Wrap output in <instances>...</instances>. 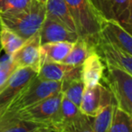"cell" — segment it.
<instances>
[{
  "label": "cell",
  "mask_w": 132,
  "mask_h": 132,
  "mask_svg": "<svg viewBox=\"0 0 132 132\" xmlns=\"http://www.w3.org/2000/svg\"><path fill=\"white\" fill-rule=\"evenodd\" d=\"M45 4L31 0L24 9L0 14V23L24 40L36 35L45 18Z\"/></svg>",
  "instance_id": "obj_1"
},
{
  "label": "cell",
  "mask_w": 132,
  "mask_h": 132,
  "mask_svg": "<svg viewBox=\"0 0 132 132\" xmlns=\"http://www.w3.org/2000/svg\"><path fill=\"white\" fill-rule=\"evenodd\" d=\"M62 82L44 81L35 76L8 104L0 120L9 119L18 112L61 92Z\"/></svg>",
  "instance_id": "obj_2"
},
{
  "label": "cell",
  "mask_w": 132,
  "mask_h": 132,
  "mask_svg": "<svg viewBox=\"0 0 132 132\" xmlns=\"http://www.w3.org/2000/svg\"><path fill=\"white\" fill-rule=\"evenodd\" d=\"M79 37L96 45L100 38L102 18L89 0H64Z\"/></svg>",
  "instance_id": "obj_3"
},
{
  "label": "cell",
  "mask_w": 132,
  "mask_h": 132,
  "mask_svg": "<svg viewBox=\"0 0 132 132\" xmlns=\"http://www.w3.org/2000/svg\"><path fill=\"white\" fill-rule=\"evenodd\" d=\"M103 79L112 93L118 108L132 114V74L118 68L107 67Z\"/></svg>",
  "instance_id": "obj_4"
},
{
  "label": "cell",
  "mask_w": 132,
  "mask_h": 132,
  "mask_svg": "<svg viewBox=\"0 0 132 132\" xmlns=\"http://www.w3.org/2000/svg\"><path fill=\"white\" fill-rule=\"evenodd\" d=\"M114 102L115 101L110 90L100 82L92 87L84 88L79 108L83 115L94 118L105 107Z\"/></svg>",
  "instance_id": "obj_5"
},
{
  "label": "cell",
  "mask_w": 132,
  "mask_h": 132,
  "mask_svg": "<svg viewBox=\"0 0 132 132\" xmlns=\"http://www.w3.org/2000/svg\"><path fill=\"white\" fill-rule=\"evenodd\" d=\"M62 93L60 92L44 101H40L37 104L33 105L26 110L18 112L15 115H14L11 119L15 118V119H21V120H27L31 121V122L39 123L45 127L48 121L58 110L61 104V101H62ZM2 121L6 120H0V122H2Z\"/></svg>",
  "instance_id": "obj_6"
},
{
  "label": "cell",
  "mask_w": 132,
  "mask_h": 132,
  "mask_svg": "<svg viewBox=\"0 0 132 132\" xmlns=\"http://www.w3.org/2000/svg\"><path fill=\"white\" fill-rule=\"evenodd\" d=\"M95 52L105 62L106 67L120 69L132 74V56L130 53L105 42L101 37L95 45Z\"/></svg>",
  "instance_id": "obj_7"
},
{
  "label": "cell",
  "mask_w": 132,
  "mask_h": 132,
  "mask_svg": "<svg viewBox=\"0 0 132 132\" xmlns=\"http://www.w3.org/2000/svg\"><path fill=\"white\" fill-rule=\"evenodd\" d=\"M40 37L37 33L10 56L15 68H31L38 72L40 67Z\"/></svg>",
  "instance_id": "obj_8"
},
{
  "label": "cell",
  "mask_w": 132,
  "mask_h": 132,
  "mask_svg": "<svg viewBox=\"0 0 132 132\" xmlns=\"http://www.w3.org/2000/svg\"><path fill=\"white\" fill-rule=\"evenodd\" d=\"M37 72L31 68H18L0 88V107L8 106L15 97L36 76Z\"/></svg>",
  "instance_id": "obj_9"
},
{
  "label": "cell",
  "mask_w": 132,
  "mask_h": 132,
  "mask_svg": "<svg viewBox=\"0 0 132 132\" xmlns=\"http://www.w3.org/2000/svg\"><path fill=\"white\" fill-rule=\"evenodd\" d=\"M100 37L105 42L132 54L131 34L126 31L119 23L113 20L102 19Z\"/></svg>",
  "instance_id": "obj_10"
},
{
  "label": "cell",
  "mask_w": 132,
  "mask_h": 132,
  "mask_svg": "<svg viewBox=\"0 0 132 132\" xmlns=\"http://www.w3.org/2000/svg\"><path fill=\"white\" fill-rule=\"evenodd\" d=\"M41 44L54 42L74 43L79 35L76 32L64 26L63 24L45 17L38 32Z\"/></svg>",
  "instance_id": "obj_11"
},
{
  "label": "cell",
  "mask_w": 132,
  "mask_h": 132,
  "mask_svg": "<svg viewBox=\"0 0 132 132\" xmlns=\"http://www.w3.org/2000/svg\"><path fill=\"white\" fill-rule=\"evenodd\" d=\"M81 66H74L62 80L61 92L78 107L80 106L84 92V83L81 80Z\"/></svg>",
  "instance_id": "obj_12"
},
{
  "label": "cell",
  "mask_w": 132,
  "mask_h": 132,
  "mask_svg": "<svg viewBox=\"0 0 132 132\" xmlns=\"http://www.w3.org/2000/svg\"><path fill=\"white\" fill-rule=\"evenodd\" d=\"M81 80L85 88L92 87L101 81L104 76L105 65L96 52L90 53L81 65Z\"/></svg>",
  "instance_id": "obj_13"
},
{
  "label": "cell",
  "mask_w": 132,
  "mask_h": 132,
  "mask_svg": "<svg viewBox=\"0 0 132 132\" xmlns=\"http://www.w3.org/2000/svg\"><path fill=\"white\" fill-rule=\"evenodd\" d=\"M45 17L53 19L63 24L68 29L76 32L73 20L64 0H47L45 3Z\"/></svg>",
  "instance_id": "obj_14"
},
{
  "label": "cell",
  "mask_w": 132,
  "mask_h": 132,
  "mask_svg": "<svg viewBox=\"0 0 132 132\" xmlns=\"http://www.w3.org/2000/svg\"><path fill=\"white\" fill-rule=\"evenodd\" d=\"M73 43L54 42L40 46V64L44 62H62L72 49Z\"/></svg>",
  "instance_id": "obj_15"
},
{
  "label": "cell",
  "mask_w": 132,
  "mask_h": 132,
  "mask_svg": "<svg viewBox=\"0 0 132 132\" xmlns=\"http://www.w3.org/2000/svg\"><path fill=\"white\" fill-rule=\"evenodd\" d=\"M73 67L62 62H44L40 64L36 76L44 81L61 82Z\"/></svg>",
  "instance_id": "obj_16"
},
{
  "label": "cell",
  "mask_w": 132,
  "mask_h": 132,
  "mask_svg": "<svg viewBox=\"0 0 132 132\" xmlns=\"http://www.w3.org/2000/svg\"><path fill=\"white\" fill-rule=\"evenodd\" d=\"M93 52H95V45L85 39L79 37L73 43L70 53L62 61V63L72 66H81L85 59Z\"/></svg>",
  "instance_id": "obj_17"
},
{
  "label": "cell",
  "mask_w": 132,
  "mask_h": 132,
  "mask_svg": "<svg viewBox=\"0 0 132 132\" xmlns=\"http://www.w3.org/2000/svg\"><path fill=\"white\" fill-rule=\"evenodd\" d=\"M1 24V23H0ZM26 40L14 33L8 28L1 24L0 28V47L4 50L6 55L11 56L15 51L19 49Z\"/></svg>",
  "instance_id": "obj_18"
},
{
  "label": "cell",
  "mask_w": 132,
  "mask_h": 132,
  "mask_svg": "<svg viewBox=\"0 0 132 132\" xmlns=\"http://www.w3.org/2000/svg\"><path fill=\"white\" fill-rule=\"evenodd\" d=\"M41 127L39 123L13 119L0 122V132H35Z\"/></svg>",
  "instance_id": "obj_19"
},
{
  "label": "cell",
  "mask_w": 132,
  "mask_h": 132,
  "mask_svg": "<svg viewBox=\"0 0 132 132\" xmlns=\"http://www.w3.org/2000/svg\"><path fill=\"white\" fill-rule=\"evenodd\" d=\"M131 115L118 108L116 105L109 132H131Z\"/></svg>",
  "instance_id": "obj_20"
},
{
  "label": "cell",
  "mask_w": 132,
  "mask_h": 132,
  "mask_svg": "<svg viewBox=\"0 0 132 132\" xmlns=\"http://www.w3.org/2000/svg\"><path fill=\"white\" fill-rule=\"evenodd\" d=\"M115 106V102L108 105L99 114H97L94 117V119L92 120L93 132H109L112 121Z\"/></svg>",
  "instance_id": "obj_21"
},
{
  "label": "cell",
  "mask_w": 132,
  "mask_h": 132,
  "mask_svg": "<svg viewBox=\"0 0 132 132\" xmlns=\"http://www.w3.org/2000/svg\"><path fill=\"white\" fill-rule=\"evenodd\" d=\"M63 132H93L92 120L81 113L66 127Z\"/></svg>",
  "instance_id": "obj_22"
},
{
  "label": "cell",
  "mask_w": 132,
  "mask_h": 132,
  "mask_svg": "<svg viewBox=\"0 0 132 132\" xmlns=\"http://www.w3.org/2000/svg\"><path fill=\"white\" fill-rule=\"evenodd\" d=\"M31 0H0V14L24 9Z\"/></svg>",
  "instance_id": "obj_23"
},
{
  "label": "cell",
  "mask_w": 132,
  "mask_h": 132,
  "mask_svg": "<svg viewBox=\"0 0 132 132\" xmlns=\"http://www.w3.org/2000/svg\"><path fill=\"white\" fill-rule=\"evenodd\" d=\"M15 70L16 68L12 63L10 56L6 55L2 60H0V88L6 82Z\"/></svg>",
  "instance_id": "obj_24"
},
{
  "label": "cell",
  "mask_w": 132,
  "mask_h": 132,
  "mask_svg": "<svg viewBox=\"0 0 132 132\" xmlns=\"http://www.w3.org/2000/svg\"><path fill=\"white\" fill-rule=\"evenodd\" d=\"M98 15L105 20L110 19V0H89Z\"/></svg>",
  "instance_id": "obj_25"
},
{
  "label": "cell",
  "mask_w": 132,
  "mask_h": 132,
  "mask_svg": "<svg viewBox=\"0 0 132 132\" xmlns=\"http://www.w3.org/2000/svg\"><path fill=\"white\" fill-rule=\"evenodd\" d=\"M35 132H52V130L50 128H46V127H41L37 130H35Z\"/></svg>",
  "instance_id": "obj_26"
},
{
  "label": "cell",
  "mask_w": 132,
  "mask_h": 132,
  "mask_svg": "<svg viewBox=\"0 0 132 132\" xmlns=\"http://www.w3.org/2000/svg\"><path fill=\"white\" fill-rule=\"evenodd\" d=\"M6 109H7V106L0 107V119H1V118L3 117V115L5 114V112L6 111Z\"/></svg>",
  "instance_id": "obj_27"
},
{
  "label": "cell",
  "mask_w": 132,
  "mask_h": 132,
  "mask_svg": "<svg viewBox=\"0 0 132 132\" xmlns=\"http://www.w3.org/2000/svg\"><path fill=\"white\" fill-rule=\"evenodd\" d=\"M36 1H38V2H41V3H44V4H45L47 0H36Z\"/></svg>",
  "instance_id": "obj_28"
},
{
  "label": "cell",
  "mask_w": 132,
  "mask_h": 132,
  "mask_svg": "<svg viewBox=\"0 0 132 132\" xmlns=\"http://www.w3.org/2000/svg\"><path fill=\"white\" fill-rule=\"evenodd\" d=\"M0 28H1V24H0ZM0 52H1V47H0Z\"/></svg>",
  "instance_id": "obj_29"
}]
</instances>
